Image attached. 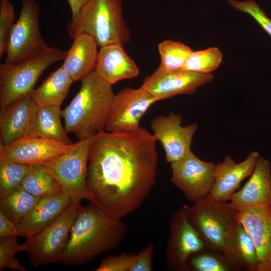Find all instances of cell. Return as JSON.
<instances>
[{"mask_svg":"<svg viewBox=\"0 0 271 271\" xmlns=\"http://www.w3.org/2000/svg\"><path fill=\"white\" fill-rule=\"evenodd\" d=\"M157 139L146 129L103 131L91 140L87 176L91 204L122 219L137 210L156 181Z\"/></svg>","mask_w":271,"mask_h":271,"instance_id":"obj_1","label":"cell"},{"mask_svg":"<svg viewBox=\"0 0 271 271\" xmlns=\"http://www.w3.org/2000/svg\"><path fill=\"white\" fill-rule=\"evenodd\" d=\"M126 232V226L121 219L111 217L91 204L82 206L60 262L75 265L91 261L117 248Z\"/></svg>","mask_w":271,"mask_h":271,"instance_id":"obj_2","label":"cell"},{"mask_svg":"<svg viewBox=\"0 0 271 271\" xmlns=\"http://www.w3.org/2000/svg\"><path fill=\"white\" fill-rule=\"evenodd\" d=\"M81 81L80 90L61 116L66 132L84 141L104 131L115 94L95 70Z\"/></svg>","mask_w":271,"mask_h":271,"instance_id":"obj_3","label":"cell"},{"mask_svg":"<svg viewBox=\"0 0 271 271\" xmlns=\"http://www.w3.org/2000/svg\"><path fill=\"white\" fill-rule=\"evenodd\" d=\"M66 32L72 39L87 34L99 47L113 44L124 46L131 39L123 17L121 0H88L72 17Z\"/></svg>","mask_w":271,"mask_h":271,"instance_id":"obj_4","label":"cell"},{"mask_svg":"<svg viewBox=\"0 0 271 271\" xmlns=\"http://www.w3.org/2000/svg\"><path fill=\"white\" fill-rule=\"evenodd\" d=\"M67 51L50 47L42 54L15 64L0 63V106L4 108L30 94L50 66L63 60Z\"/></svg>","mask_w":271,"mask_h":271,"instance_id":"obj_5","label":"cell"},{"mask_svg":"<svg viewBox=\"0 0 271 271\" xmlns=\"http://www.w3.org/2000/svg\"><path fill=\"white\" fill-rule=\"evenodd\" d=\"M237 214L229 202L213 201L207 196L193 203L188 218L206 248L225 253Z\"/></svg>","mask_w":271,"mask_h":271,"instance_id":"obj_6","label":"cell"},{"mask_svg":"<svg viewBox=\"0 0 271 271\" xmlns=\"http://www.w3.org/2000/svg\"><path fill=\"white\" fill-rule=\"evenodd\" d=\"M39 16L40 7L35 0H21V12L9 35L4 63L24 61L50 47L41 35Z\"/></svg>","mask_w":271,"mask_h":271,"instance_id":"obj_7","label":"cell"},{"mask_svg":"<svg viewBox=\"0 0 271 271\" xmlns=\"http://www.w3.org/2000/svg\"><path fill=\"white\" fill-rule=\"evenodd\" d=\"M92 139L79 141L72 151L42 164L56 178L71 203L90 200L87 176Z\"/></svg>","mask_w":271,"mask_h":271,"instance_id":"obj_8","label":"cell"},{"mask_svg":"<svg viewBox=\"0 0 271 271\" xmlns=\"http://www.w3.org/2000/svg\"><path fill=\"white\" fill-rule=\"evenodd\" d=\"M82 206L71 203L59 218L43 230L28 238L27 252L34 266L60 262L72 225Z\"/></svg>","mask_w":271,"mask_h":271,"instance_id":"obj_9","label":"cell"},{"mask_svg":"<svg viewBox=\"0 0 271 271\" xmlns=\"http://www.w3.org/2000/svg\"><path fill=\"white\" fill-rule=\"evenodd\" d=\"M190 207L184 205L173 214L165 252L166 266L170 270L190 271L188 260L193 254L206 248L188 218Z\"/></svg>","mask_w":271,"mask_h":271,"instance_id":"obj_10","label":"cell"},{"mask_svg":"<svg viewBox=\"0 0 271 271\" xmlns=\"http://www.w3.org/2000/svg\"><path fill=\"white\" fill-rule=\"evenodd\" d=\"M171 164V182L189 201L195 202L207 197L215 178L216 164L205 162L192 151Z\"/></svg>","mask_w":271,"mask_h":271,"instance_id":"obj_11","label":"cell"},{"mask_svg":"<svg viewBox=\"0 0 271 271\" xmlns=\"http://www.w3.org/2000/svg\"><path fill=\"white\" fill-rule=\"evenodd\" d=\"M158 100L142 87H126L114 94L105 127L110 132H124L137 129L150 107Z\"/></svg>","mask_w":271,"mask_h":271,"instance_id":"obj_12","label":"cell"},{"mask_svg":"<svg viewBox=\"0 0 271 271\" xmlns=\"http://www.w3.org/2000/svg\"><path fill=\"white\" fill-rule=\"evenodd\" d=\"M79 141L66 144L52 139L26 136L0 148V163L42 165L76 148Z\"/></svg>","mask_w":271,"mask_h":271,"instance_id":"obj_13","label":"cell"},{"mask_svg":"<svg viewBox=\"0 0 271 271\" xmlns=\"http://www.w3.org/2000/svg\"><path fill=\"white\" fill-rule=\"evenodd\" d=\"M180 114L170 112L167 116L159 115L152 121L153 134L161 143L166 160L172 163L182 158L191 152L193 138L198 129L197 123L182 126Z\"/></svg>","mask_w":271,"mask_h":271,"instance_id":"obj_14","label":"cell"},{"mask_svg":"<svg viewBox=\"0 0 271 271\" xmlns=\"http://www.w3.org/2000/svg\"><path fill=\"white\" fill-rule=\"evenodd\" d=\"M214 78L212 73H198L184 70L164 72L157 69L141 86L158 101L180 94H192Z\"/></svg>","mask_w":271,"mask_h":271,"instance_id":"obj_15","label":"cell"},{"mask_svg":"<svg viewBox=\"0 0 271 271\" xmlns=\"http://www.w3.org/2000/svg\"><path fill=\"white\" fill-rule=\"evenodd\" d=\"M259 156L258 152H251L244 160L236 163L226 156L216 165L214 182L208 197L215 201H230L241 182L251 175Z\"/></svg>","mask_w":271,"mask_h":271,"instance_id":"obj_16","label":"cell"},{"mask_svg":"<svg viewBox=\"0 0 271 271\" xmlns=\"http://www.w3.org/2000/svg\"><path fill=\"white\" fill-rule=\"evenodd\" d=\"M229 203L238 212L271 204V167L268 160L259 157L249 179L233 195Z\"/></svg>","mask_w":271,"mask_h":271,"instance_id":"obj_17","label":"cell"},{"mask_svg":"<svg viewBox=\"0 0 271 271\" xmlns=\"http://www.w3.org/2000/svg\"><path fill=\"white\" fill-rule=\"evenodd\" d=\"M37 108L30 94L1 108L0 147L28 135Z\"/></svg>","mask_w":271,"mask_h":271,"instance_id":"obj_18","label":"cell"},{"mask_svg":"<svg viewBox=\"0 0 271 271\" xmlns=\"http://www.w3.org/2000/svg\"><path fill=\"white\" fill-rule=\"evenodd\" d=\"M63 192L42 198L31 212L17 224L19 235L31 237L49 227L71 204Z\"/></svg>","mask_w":271,"mask_h":271,"instance_id":"obj_19","label":"cell"},{"mask_svg":"<svg viewBox=\"0 0 271 271\" xmlns=\"http://www.w3.org/2000/svg\"><path fill=\"white\" fill-rule=\"evenodd\" d=\"M119 44L99 47L95 70L106 82H117L136 77L140 70L135 62Z\"/></svg>","mask_w":271,"mask_h":271,"instance_id":"obj_20","label":"cell"},{"mask_svg":"<svg viewBox=\"0 0 271 271\" xmlns=\"http://www.w3.org/2000/svg\"><path fill=\"white\" fill-rule=\"evenodd\" d=\"M62 65L74 81H81L96 68L98 51L96 42L90 35H77Z\"/></svg>","mask_w":271,"mask_h":271,"instance_id":"obj_21","label":"cell"},{"mask_svg":"<svg viewBox=\"0 0 271 271\" xmlns=\"http://www.w3.org/2000/svg\"><path fill=\"white\" fill-rule=\"evenodd\" d=\"M241 223L255 245L259 261L271 256V204L237 212Z\"/></svg>","mask_w":271,"mask_h":271,"instance_id":"obj_22","label":"cell"},{"mask_svg":"<svg viewBox=\"0 0 271 271\" xmlns=\"http://www.w3.org/2000/svg\"><path fill=\"white\" fill-rule=\"evenodd\" d=\"M225 253L235 271H257L259 260L252 238L237 220L227 240Z\"/></svg>","mask_w":271,"mask_h":271,"instance_id":"obj_23","label":"cell"},{"mask_svg":"<svg viewBox=\"0 0 271 271\" xmlns=\"http://www.w3.org/2000/svg\"><path fill=\"white\" fill-rule=\"evenodd\" d=\"M74 80L62 66L52 72L30 95L38 106L61 107Z\"/></svg>","mask_w":271,"mask_h":271,"instance_id":"obj_24","label":"cell"},{"mask_svg":"<svg viewBox=\"0 0 271 271\" xmlns=\"http://www.w3.org/2000/svg\"><path fill=\"white\" fill-rule=\"evenodd\" d=\"M61 107L38 106L27 136L47 138L66 144L72 143L62 126Z\"/></svg>","mask_w":271,"mask_h":271,"instance_id":"obj_25","label":"cell"},{"mask_svg":"<svg viewBox=\"0 0 271 271\" xmlns=\"http://www.w3.org/2000/svg\"><path fill=\"white\" fill-rule=\"evenodd\" d=\"M22 186L31 195L41 198L63 192L54 176L40 164L29 165Z\"/></svg>","mask_w":271,"mask_h":271,"instance_id":"obj_26","label":"cell"},{"mask_svg":"<svg viewBox=\"0 0 271 271\" xmlns=\"http://www.w3.org/2000/svg\"><path fill=\"white\" fill-rule=\"evenodd\" d=\"M41 199L30 194L21 185L0 199V212L17 224L31 212Z\"/></svg>","mask_w":271,"mask_h":271,"instance_id":"obj_27","label":"cell"},{"mask_svg":"<svg viewBox=\"0 0 271 271\" xmlns=\"http://www.w3.org/2000/svg\"><path fill=\"white\" fill-rule=\"evenodd\" d=\"M158 51L161 63L158 69L164 72L182 70L193 52L189 46L181 42L169 40L159 44Z\"/></svg>","mask_w":271,"mask_h":271,"instance_id":"obj_28","label":"cell"},{"mask_svg":"<svg viewBox=\"0 0 271 271\" xmlns=\"http://www.w3.org/2000/svg\"><path fill=\"white\" fill-rule=\"evenodd\" d=\"M188 265L194 271H235L225 253L207 248L192 255Z\"/></svg>","mask_w":271,"mask_h":271,"instance_id":"obj_29","label":"cell"},{"mask_svg":"<svg viewBox=\"0 0 271 271\" xmlns=\"http://www.w3.org/2000/svg\"><path fill=\"white\" fill-rule=\"evenodd\" d=\"M222 60V54L217 47L193 51L182 70L208 74L217 69Z\"/></svg>","mask_w":271,"mask_h":271,"instance_id":"obj_30","label":"cell"},{"mask_svg":"<svg viewBox=\"0 0 271 271\" xmlns=\"http://www.w3.org/2000/svg\"><path fill=\"white\" fill-rule=\"evenodd\" d=\"M29 167L19 163H0V199L22 185Z\"/></svg>","mask_w":271,"mask_h":271,"instance_id":"obj_31","label":"cell"},{"mask_svg":"<svg viewBox=\"0 0 271 271\" xmlns=\"http://www.w3.org/2000/svg\"><path fill=\"white\" fill-rule=\"evenodd\" d=\"M27 250L26 242L19 244L18 235L0 237V270L5 267L19 271L27 270L15 257L18 252Z\"/></svg>","mask_w":271,"mask_h":271,"instance_id":"obj_32","label":"cell"},{"mask_svg":"<svg viewBox=\"0 0 271 271\" xmlns=\"http://www.w3.org/2000/svg\"><path fill=\"white\" fill-rule=\"evenodd\" d=\"M15 10L10 0L0 1V58L6 53L10 32L15 23Z\"/></svg>","mask_w":271,"mask_h":271,"instance_id":"obj_33","label":"cell"},{"mask_svg":"<svg viewBox=\"0 0 271 271\" xmlns=\"http://www.w3.org/2000/svg\"><path fill=\"white\" fill-rule=\"evenodd\" d=\"M235 10L248 14L271 37V20L254 0H227Z\"/></svg>","mask_w":271,"mask_h":271,"instance_id":"obj_34","label":"cell"},{"mask_svg":"<svg viewBox=\"0 0 271 271\" xmlns=\"http://www.w3.org/2000/svg\"><path fill=\"white\" fill-rule=\"evenodd\" d=\"M134 254L122 253L103 258L96 271H129Z\"/></svg>","mask_w":271,"mask_h":271,"instance_id":"obj_35","label":"cell"},{"mask_svg":"<svg viewBox=\"0 0 271 271\" xmlns=\"http://www.w3.org/2000/svg\"><path fill=\"white\" fill-rule=\"evenodd\" d=\"M154 250V245L151 243L134 254L129 271H152Z\"/></svg>","mask_w":271,"mask_h":271,"instance_id":"obj_36","label":"cell"},{"mask_svg":"<svg viewBox=\"0 0 271 271\" xmlns=\"http://www.w3.org/2000/svg\"><path fill=\"white\" fill-rule=\"evenodd\" d=\"M12 235H19L17 224L0 212V237Z\"/></svg>","mask_w":271,"mask_h":271,"instance_id":"obj_37","label":"cell"},{"mask_svg":"<svg viewBox=\"0 0 271 271\" xmlns=\"http://www.w3.org/2000/svg\"><path fill=\"white\" fill-rule=\"evenodd\" d=\"M88 0H67L72 14V17H74L81 7Z\"/></svg>","mask_w":271,"mask_h":271,"instance_id":"obj_38","label":"cell"},{"mask_svg":"<svg viewBox=\"0 0 271 271\" xmlns=\"http://www.w3.org/2000/svg\"><path fill=\"white\" fill-rule=\"evenodd\" d=\"M257 271H271V256L259 261Z\"/></svg>","mask_w":271,"mask_h":271,"instance_id":"obj_39","label":"cell"}]
</instances>
